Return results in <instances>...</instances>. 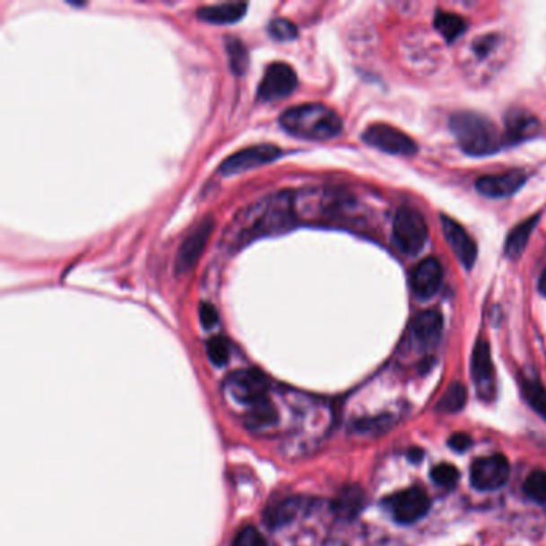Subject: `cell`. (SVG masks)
Wrapping results in <instances>:
<instances>
[{"instance_id": "30bf717a", "label": "cell", "mask_w": 546, "mask_h": 546, "mask_svg": "<svg viewBox=\"0 0 546 546\" xmlns=\"http://www.w3.org/2000/svg\"><path fill=\"white\" fill-rule=\"evenodd\" d=\"M282 155L281 149L273 145H257L251 148L241 149L236 154L229 155L223 161L220 172L223 175H237L242 172L257 169L266 163H273Z\"/></svg>"}, {"instance_id": "5b68a950", "label": "cell", "mask_w": 546, "mask_h": 546, "mask_svg": "<svg viewBox=\"0 0 546 546\" xmlns=\"http://www.w3.org/2000/svg\"><path fill=\"white\" fill-rule=\"evenodd\" d=\"M225 394L239 406H257L269 398V380L257 369L237 370L225 382Z\"/></svg>"}, {"instance_id": "d590c367", "label": "cell", "mask_w": 546, "mask_h": 546, "mask_svg": "<svg viewBox=\"0 0 546 546\" xmlns=\"http://www.w3.org/2000/svg\"><path fill=\"white\" fill-rule=\"evenodd\" d=\"M421 457H423V452L420 449H412V451L409 452V458L412 462H420Z\"/></svg>"}, {"instance_id": "9a60e30c", "label": "cell", "mask_w": 546, "mask_h": 546, "mask_svg": "<svg viewBox=\"0 0 546 546\" xmlns=\"http://www.w3.org/2000/svg\"><path fill=\"white\" fill-rule=\"evenodd\" d=\"M443 329L444 319L439 311H421L410 324V339L417 347L429 349L439 343Z\"/></svg>"}, {"instance_id": "4fadbf2b", "label": "cell", "mask_w": 546, "mask_h": 546, "mask_svg": "<svg viewBox=\"0 0 546 546\" xmlns=\"http://www.w3.org/2000/svg\"><path fill=\"white\" fill-rule=\"evenodd\" d=\"M441 226H443L444 236L447 244L451 245L452 251L460 260V263L465 266L466 269H471L472 265L478 259V245L474 242L468 231L460 223L452 220L449 216H441Z\"/></svg>"}, {"instance_id": "d6a6232c", "label": "cell", "mask_w": 546, "mask_h": 546, "mask_svg": "<svg viewBox=\"0 0 546 546\" xmlns=\"http://www.w3.org/2000/svg\"><path fill=\"white\" fill-rule=\"evenodd\" d=\"M449 447L454 449V451L465 452L466 449L471 447V437L466 435V433H457V435L451 436Z\"/></svg>"}, {"instance_id": "f1b7e54d", "label": "cell", "mask_w": 546, "mask_h": 546, "mask_svg": "<svg viewBox=\"0 0 546 546\" xmlns=\"http://www.w3.org/2000/svg\"><path fill=\"white\" fill-rule=\"evenodd\" d=\"M208 359L214 362L215 365L222 367L226 365L229 361V343L223 337H214L207 341Z\"/></svg>"}, {"instance_id": "9c48e42d", "label": "cell", "mask_w": 546, "mask_h": 546, "mask_svg": "<svg viewBox=\"0 0 546 546\" xmlns=\"http://www.w3.org/2000/svg\"><path fill=\"white\" fill-rule=\"evenodd\" d=\"M296 73L287 63L276 61L269 65L259 85V100L276 101L290 95L296 89Z\"/></svg>"}, {"instance_id": "2e32d148", "label": "cell", "mask_w": 546, "mask_h": 546, "mask_svg": "<svg viewBox=\"0 0 546 546\" xmlns=\"http://www.w3.org/2000/svg\"><path fill=\"white\" fill-rule=\"evenodd\" d=\"M540 132L539 119L531 112L524 111L521 108L511 110L505 116V135L503 140L506 143H521V141L531 140Z\"/></svg>"}, {"instance_id": "f546056e", "label": "cell", "mask_w": 546, "mask_h": 546, "mask_svg": "<svg viewBox=\"0 0 546 546\" xmlns=\"http://www.w3.org/2000/svg\"><path fill=\"white\" fill-rule=\"evenodd\" d=\"M231 546H268L265 535L253 525H245L237 532Z\"/></svg>"}, {"instance_id": "8fae6325", "label": "cell", "mask_w": 546, "mask_h": 546, "mask_svg": "<svg viewBox=\"0 0 546 546\" xmlns=\"http://www.w3.org/2000/svg\"><path fill=\"white\" fill-rule=\"evenodd\" d=\"M214 233V220L208 216L192 229L183 244L180 247L177 255V273L186 274L191 271L196 263L199 261L200 255L207 247L208 239Z\"/></svg>"}, {"instance_id": "d6986e66", "label": "cell", "mask_w": 546, "mask_h": 546, "mask_svg": "<svg viewBox=\"0 0 546 546\" xmlns=\"http://www.w3.org/2000/svg\"><path fill=\"white\" fill-rule=\"evenodd\" d=\"M247 4L244 2H233V4H220V5H204L198 10V16L204 22L214 24H229L236 22L245 15Z\"/></svg>"}, {"instance_id": "83f0119b", "label": "cell", "mask_w": 546, "mask_h": 546, "mask_svg": "<svg viewBox=\"0 0 546 546\" xmlns=\"http://www.w3.org/2000/svg\"><path fill=\"white\" fill-rule=\"evenodd\" d=\"M460 472L455 466L451 463H443V465H436L431 471V480L436 486L439 488L452 489L457 484Z\"/></svg>"}, {"instance_id": "6da1fadb", "label": "cell", "mask_w": 546, "mask_h": 546, "mask_svg": "<svg viewBox=\"0 0 546 546\" xmlns=\"http://www.w3.org/2000/svg\"><path fill=\"white\" fill-rule=\"evenodd\" d=\"M296 214L292 194H276L247 208L237 220L234 242L245 244L251 239L284 233L294 226Z\"/></svg>"}, {"instance_id": "e575fe53", "label": "cell", "mask_w": 546, "mask_h": 546, "mask_svg": "<svg viewBox=\"0 0 546 546\" xmlns=\"http://www.w3.org/2000/svg\"><path fill=\"white\" fill-rule=\"evenodd\" d=\"M539 290L542 295L546 296V269L542 273V276H540Z\"/></svg>"}, {"instance_id": "1f68e13d", "label": "cell", "mask_w": 546, "mask_h": 546, "mask_svg": "<svg viewBox=\"0 0 546 546\" xmlns=\"http://www.w3.org/2000/svg\"><path fill=\"white\" fill-rule=\"evenodd\" d=\"M200 322L204 327H214L218 322V313L210 303H202L199 310Z\"/></svg>"}, {"instance_id": "8992f818", "label": "cell", "mask_w": 546, "mask_h": 546, "mask_svg": "<svg viewBox=\"0 0 546 546\" xmlns=\"http://www.w3.org/2000/svg\"><path fill=\"white\" fill-rule=\"evenodd\" d=\"M362 140L369 146L392 155H414L418 146L407 133L386 124H374L362 133Z\"/></svg>"}, {"instance_id": "277c9868", "label": "cell", "mask_w": 546, "mask_h": 546, "mask_svg": "<svg viewBox=\"0 0 546 546\" xmlns=\"http://www.w3.org/2000/svg\"><path fill=\"white\" fill-rule=\"evenodd\" d=\"M392 239L399 251L414 257L427 245L428 226L417 210L401 207L392 223Z\"/></svg>"}, {"instance_id": "d4e9b609", "label": "cell", "mask_w": 546, "mask_h": 546, "mask_svg": "<svg viewBox=\"0 0 546 546\" xmlns=\"http://www.w3.org/2000/svg\"><path fill=\"white\" fill-rule=\"evenodd\" d=\"M466 404V390L462 383H452L445 392L443 399L439 401V410L445 414H455L460 412Z\"/></svg>"}, {"instance_id": "ac0fdd59", "label": "cell", "mask_w": 546, "mask_h": 546, "mask_svg": "<svg viewBox=\"0 0 546 546\" xmlns=\"http://www.w3.org/2000/svg\"><path fill=\"white\" fill-rule=\"evenodd\" d=\"M471 372L474 383L480 390H486L494 380V362L490 356V347L484 339H478L472 351Z\"/></svg>"}, {"instance_id": "44dd1931", "label": "cell", "mask_w": 546, "mask_h": 546, "mask_svg": "<svg viewBox=\"0 0 546 546\" xmlns=\"http://www.w3.org/2000/svg\"><path fill=\"white\" fill-rule=\"evenodd\" d=\"M364 503H365V498H364V492L361 489L348 488L339 495L333 508H335L339 517L351 519V517L357 516L361 513Z\"/></svg>"}, {"instance_id": "4316f807", "label": "cell", "mask_w": 546, "mask_h": 546, "mask_svg": "<svg viewBox=\"0 0 546 546\" xmlns=\"http://www.w3.org/2000/svg\"><path fill=\"white\" fill-rule=\"evenodd\" d=\"M228 48L229 63L236 75H244L249 66V53L245 50L244 44L239 42L237 39H229L226 42Z\"/></svg>"}, {"instance_id": "ba28073f", "label": "cell", "mask_w": 546, "mask_h": 546, "mask_svg": "<svg viewBox=\"0 0 546 546\" xmlns=\"http://www.w3.org/2000/svg\"><path fill=\"white\" fill-rule=\"evenodd\" d=\"M509 462L500 454L476 460L471 466L472 488L480 492H492L506 486L509 480Z\"/></svg>"}, {"instance_id": "4dcf8cb0", "label": "cell", "mask_w": 546, "mask_h": 546, "mask_svg": "<svg viewBox=\"0 0 546 546\" xmlns=\"http://www.w3.org/2000/svg\"><path fill=\"white\" fill-rule=\"evenodd\" d=\"M269 34L277 40H292L296 38L298 31L294 22H288L286 18H276L269 22Z\"/></svg>"}, {"instance_id": "7402d4cb", "label": "cell", "mask_w": 546, "mask_h": 546, "mask_svg": "<svg viewBox=\"0 0 546 546\" xmlns=\"http://www.w3.org/2000/svg\"><path fill=\"white\" fill-rule=\"evenodd\" d=\"M435 28L449 44H452L465 32L466 22L460 15L439 10L435 16Z\"/></svg>"}, {"instance_id": "7c38bea8", "label": "cell", "mask_w": 546, "mask_h": 546, "mask_svg": "<svg viewBox=\"0 0 546 546\" xmlns=\"http://www.w3.org/2000/svg\"><path fill=\"white\" fill-rule=\"evenodd\" d=\"M443 276V266L439 263V260L433 257L421 260L410 274V288L414 292L415 298L418 300L433 298L441 288Z\"/></svg>"}, {"instance_id": "7a4b0ae2", "label": "cell", "mask_w": 546, "mask_h": 546, "mask_svg": "<svg viewBox=\"0 0 546 546\" xmlns=\"http://www.w3.org/2000/svg\"><path fill=\"white\" fill-rule=\"evenodd\" d=\"M282 128L303 140H330L341 132L343 122L332 108L322 103H304L292 106L282 112Z\"/></svg>"}, {"instance_id": "cb8c5ba5", "label": "cell", "mask_w": 546, "mask_h": 546, "mask_svg": "<svg viewBox=\"0 0 546 546\" xmlns=\"http://www.w3.org/2000/svg\"><path fill=\"white\" fill-rule=\"evenodd\" d=\"M521 390L527 404L546 420V390L535 380H523Z\"/></svg>"}, {"instance_id": "52a82bcc", "label": "cell", "mask_w": 546, "mask_h": 546, "mask_svg": "<svg viewBox=\"0 0 546 546\" xmlns=\"http://www.w3.org/2000/svg\"><path fill=\"white\" fill-rule=\"evenodd\" d=\"M392 519L399 524H414L427 516L429 511V498L420 488H410L398 492L386 500Z\"/></svg>"}, {"instance_id": "836d02e7", "label": "cell", "mask_w": 546, "mask_h": 546, "mask_svg": "<svg viewBox=\"0 0 546 546\" xmlns=\"http://www.w3.org/2000/svg\"><path fill=\"white\" fill-rule=\"evenodd\" d=\"M495 38L492 36H489V38H480L476 40V44H474V52L478 57H486L489 52H490V48L494 47Z\"/></svg>"}, {"instance_id": "603a6c76", "label": "cell", "mask_w": 546, "mask_h": 546, "mask_svg": "<svg viewBox=\"0 0 546 546\" xmlns=\"http://www.w3.org/2000/svg\"><path fill=\"white\" fill-rule=\"evenodd\" d=\"M298 509H300V505H298L296 498H287L284 502L273 505V506L266 509V524L273 527V529L290 524L295 519Z\"/></svg>"}, {"instance_id": "5bb4252c", "label": "cell", "mask_w": 546, "mask_h": 546, "mask_svg": "<svg viewBox=\"0 0 546 546\" xmlns=\"http://www.w3.org/2000/svg\"><path fill=\"white\" fill-rule=\"evenodd\" d=\"M527 175L523 170H509L498 175H486L476 181V189L490 199H503L519 191L525 185Z\"/></svg>"}, {"instance_id": "484cf974", "label": "cell", "mask_w": 546, "mask_h": 546, "mask_svg": "<svg viewBox=\"0 0 546 546\" xmlns=\"http://www.w3.org/2000/svg\"><path fill=\"white\" fill-rule=\"evenodd\" d=\"M524 492L533 502L546 505V471H532L525 480Z\"/></svg>"}, {"instance_id": "ffe728a7", "label": "cell", "mask_w": 546, "mask_h": 546, "mask_svg": "<svg viewBox=\"0 0 546 546\" xmlns=\"http://www.w3.org/2000/svg\"><path fill=\"white\" fill-rule=\"evenodd\" d=\"M539 223V215H533L531 218H527L523 223H519L516 228L509 233L506 237V244H505V255H508L509 259H519L525 251V247L529 244L533 229Z\"/></svg>"}, {"instance_id": "3957f363", "label": "cell", "mask_w": 546, "mask_h": 546, "mask_svg": "<svg viewBox=\"0 0 546 546\" xmlns=\"http://www.w3.org/2000/svg\"><path fill=\"white\" fill-rule=\"evenodd\" d=\"M449 127L462 151L474 157L495 154L505 145L502 133L494 122L478 112H455L452 114Z\"/></svg>"}, {"instance_id": "e0dca14e", "label": "cell", "mask_w": 546, "mask_h": 546, "mask_svg": "<svg viewBox=\"0 0 546 546\" xmlns=\"http://www.w3.org/2000/svg\"><path fill=\"white\" fill-rule=\"evenodd\" d=\"M245 427L255 433H269L271 429L277 428L281 423L279 409L273 401L266 398L257 406L251 407L245 414Z\"/></svg>"}]
</instances>
